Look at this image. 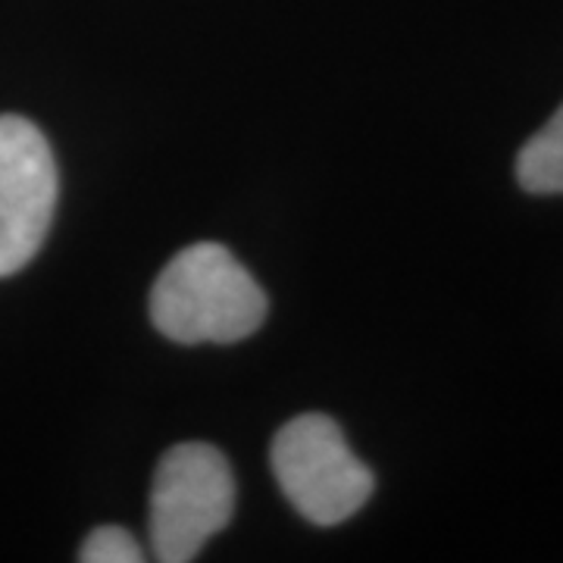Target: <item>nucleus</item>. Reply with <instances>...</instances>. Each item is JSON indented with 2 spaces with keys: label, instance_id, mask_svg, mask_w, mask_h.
Returning a JSON list of instances; mask_svg holds the SVG:
<instances>
[{
  "label": "nucleus",
  "instance_id": "nucleus-1",
  "mask_svg": "<svg viewBox=\"0 0 563 563\" xmlns=\"http://www.w3.org/2000/svg\"><path fill=\"white\" fill-rule=\"evenodd\" d=\"M266 291L222 244L201 242L163 266L151 291V320L169 342L232 344L266 320Z\"/></svg>",
  "mask_w": 563,
  "mask_h": 563
},
{
  "label": "nucleus",
  "instance_id": "nucleus-3",
  "mask_svg": "<svg viewBox=\"0 0 563 563\" xmlns=\"http://www.w3.org/2000/svg\"><path fill=\"white\" fill-rule=\"evenodd\" d=\"M232 514L235 479L222 451L185 442L163 454L151 488V551L157 561H195Z\"/></svg>",
  "mask_w": 563,
  "mask_h": 563
},
{
  "label": "nucleus",
  "instance_id": "nucleus-5",
  "mask_svg": "<svg viewBox=\"0 0 563 563\" xmlns=\"http://www.w3.org/2000/svg\"><path fill=\"white\" fill-rule=\"evenodd\" d=\"M517 181L529 195H563V103L523 144L517 157Z\"/></svg>",
  "mask_w": 563,
  "mask_h": 563
},
{
  "label": "nucleus",
  "instance_id": "nucleus-4",
  "mask_svg": "<svg viewBox=\"0 0 563 563\" xmlns=\"http://www.w3.org/2000/svg\"><path fill=\"white\" fill-rule=\"evenodd\" d=\"M57 163L35 122L0 117V279L41 251L57 210Z\"/></svg>",
  "mask_w": 563,
  "mask_h": 563
},
{
  "label": "nucleus",
  "instance_id": "nucleus-2",
  "mask_svg": "<svg viewBox=\"0 0 563 563\" xmlns=\"http://www.w3.org/2000/svg\"><path fill=\"white\" fill-rule=\"evenodd\" d=\"M273 473L291 507L313 526H339L369 501L376 476L351 451L342 426L322 413H303L273 439Z\"/></svg>",
  "mask_w": 563,
  "mask_h": 563
},
{
  "label": "nucleus",
  "instance_id": "nucleus-6",
  "mask_svg": "<svg viewBox=\"0 0 563 563\" xmlns=\"http://www.w3.org/2000/svg\"><path fill=\"white\" fill-rule=\"evenodd\" d=\"M79 561L85 563H141L139 542L132 539V532H125L122 526H98L79 551Z\"/></svg>",
  "mask_w": 563,
  "mask_h": 563
}]
</instances>
